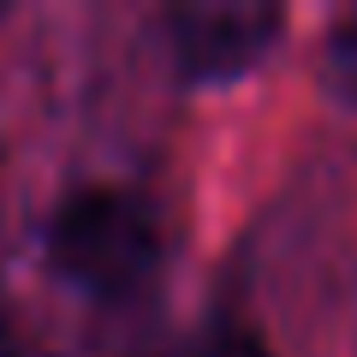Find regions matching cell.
Instances as JSON below:
<instances>
[{"instance_id":"obj_1","label":"cell","mask_w":357,"mask_h":357,"mask_svg":"<svg viewBox=\"0 0 357 357\" xmlns=\"http://www.w3.org/2000/svg\"><path fill=\"white\" fill-rule=\"evenodd\" d=\"M161 215L126 185H84L48 220V262L72 292L96 304H126L161 274Z\"/></svg>"},{"instance_id":"obj_3","label":"cell","mask_w":357,"mask_h":357,"mask_svg":"<svg viewBox=\"0 0 357 357\" xmlns=\"http://www.w3.org/2000/svg\"><path fill=\"white\" fill-rule=\"evenodd\" d=\"M321 84H328L333 102L357 107V13L340 18L328 30V48H321Z\"/></svg>"},{"instance_id":"obj_2","label":"cell","mask_w":357,"mask_h":357,"mask_svg":"<svg viewBox=\"0 0 357 357\" xmlns=\"http://www.w3.org/2000/svg\"><path fill=\"white\" fill-rule=\"evenodd\" d=\"M280 30H286V13L280 6H256V0H197V6H173L167 13L173 60L191 84L244 77L274 48Z\"/></svg>"},{"instance_id":"obj_4","label":"cell","mask_w":357,"mask_h":357,"mask_svg":"<svg viewBox=\"0 0 357 357\" xmlns=\"http://www.w3.org/2000/svg\"><path fill=\"white\" fill-rule=\"evenodd\" d=\"M203 357H268L262 340H250V333H215V345H208Z\"/></svg>"}]
</instances>
